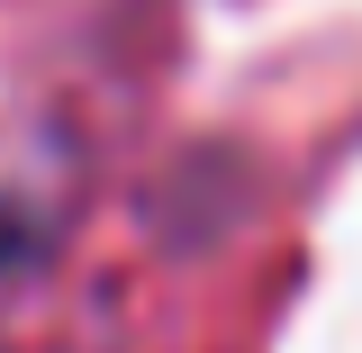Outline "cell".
Wrapping results in <instances>:
<instances>
[{"label": "cell", "instance_id": "1", "mask_svg": "<svg viewBox=\"0 0 362 353\" xmlns=\"http://www.w3.org/2000/svg\"><path fill=\"white\" fill-rule=\"evenodd\" d=\"M18 254H28V218L0 199V263H18Z\"/></svg>", "mask_w": 362, "mask_h": 353}]
</instances>
